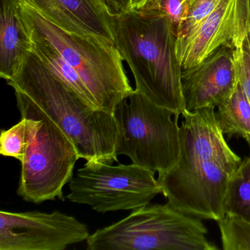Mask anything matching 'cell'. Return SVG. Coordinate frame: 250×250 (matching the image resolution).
Instances as JSON below:
<instances>
[{
    "label": "cell",
    "instance_id": "6da1fadb",
    "mask_svg": "<svg viewBox=\"0 0 250 250\" xmlns=\"http://www.w3.org/2000/svg\"><path fill=\"white\" fill-rule=\"evenodd\" d=\"M181 115L179 160L159 175L162 194L182 213L217 222L225 216L228 183L242 161L225 140L216 107L185 110Z\"/></svg>",
    "mask_w": 250,
    "mask_h": 250
},
{
    "label": "cell",
    "instance_id": "7a4b0ae2",
    "mask_svg": "<svg viewBox=\"0 0 250 250\" xmlns=\"http://www.w3.org/2000/svg\"><path fill=\"white\" fill-rule=\"evenodd\" d=\"M7 83L14 90L21 118L55 123L86 162H118L115 146L119 128L115 115L84 104L33 51Z\"/></svg>",
    "mask_w": 250,
    "mask_h": 250
},
{
    "label": "cell",
    "instance_id": "3957f363",
    "mask_svg": "<svg viewBox=\"0 0 250 250\" xmlns=\"http://www.w3.org/2000/svg\"><path fill=\"white\" fill-rule=\"evenodd\" d=\"M114 42L129 66L137 91L176 113L186 110L177 36L165 17L140 10L111 17Z\"/></svg>",
    "mask_w": 250,
    "mask_h": 250
},
{
    "label": "cell",
    "instance_id": "277c9868",
    "mask_svg": "<svg viewBox=\"0 0 250 250\" xmlns=\"http://www.w3.org/2000/svg\"><path fill=\"white\" fill-rule=\"evenodd\" d=\"M21 10L29 30L49 43L80 74L99 109L115 113L134 91L115 43L62 30L24 1Z\"/></svg>",
    "mask_w": 250,
    "mask_h": 250
},
{
    "label": "cell",
    "instance_id": "5b68a950",
    "mask_svg": "<svg viewBox=\"0 0 250 250\" xmlns=\"http://www.w3.org/2000/svg\"><path fill=\"white\" fill-rule=\"evenodd\" d=\"M199 218L169 203L145 205L126 217L98 229L87 238L89 250H216Z\"/></svg>",
    "mask_w": 250,
    "mask_h": 250
},
{
    "label": "cell",
    "instance_id": "8992f818",
    "mask_svg": "<svg viewBox=\"0 0 250 250\" xmlns=\"http://www.w3.org/2000/svg\"><path fill=\"white\" fill-rule=\"evenodd\" d=\"M119 133L115 153L159 175L172 169L181 153V115L134 90L117 107Z\"/></svg>",
    "mask_w": 250,
    "mask_h": 250
},
{
    "label": "cell",
    "instance_id": "52a82bcc",
    "mask_svg": "<svg viewBox=\"0 0 250 250\" xmlns=\"http://www.w3.org/2000/svg\"><path fill=\"white\" fill-rule=\"evenodd\" d=\"M87 162L68 184L67 199L99 213L134 210L162 194L155 172L138 165Z\"/></svg>",
    "mask_w": 250,
    "mask_h": 250
},
{
    "label": "cell",
    "instance_id": "ba28073f",
    "mask_svg": "<svg viewBox=\"0 0 250 250\" xmlns=\"http://www.w3.org/2000/svg\"><path fill=\"white\" fill-rule=\"evenodd\" d=\"M41 121L36 139L21 162L17 194L35 204L56 199L64 201L63 188L74 177L80 153L57 124Z\"/></svg>",
    "mask_w": 250,
    "mask_h": 250
},
{
    "label": "cell",
    "instance_id": "9c48e42d",
    "mask_svg": "<svg viewBox=\"0 0 250 250\" xmlns=\"http://www.w3.org/2000/svg\"><path fill=\"white\" fill-rule=\"evenodd\" d=\"M90 235L85 224L58 210L0 212V250H64Z\"/></svg>",
    "mask_w": 250,
    "mask_h": 250
},
{
    "label": "cell",
    "instance_id": "30bf717a",
    "mask_svg": "<svg viewBox=\"0 0 250 250\" xmlns=\"http://www.w3.org/2000/svg\"><path fill=\"white\" fill-rule=\"evenodd\" d=\"M237 82L232 46H222L196 66L183 70L186 110L216 107L232 94Z\"/></svg>",
    "mask_w": 250,
    "mask_h": 250
},
{
    "label": "cell",
    "instance_id": "8fae6325",
    "mask_svg": "<svg viewBox=\"0 0 250 250\" xmlns=\"http://www.w3.org/2000/svg\"><path fill=\"white\" fill-rule=\"evenodd\" d=\"M241 14V0H222L200 24L176 39V55L183 70L192 68L233 39Z\"/></svg>",
    "mask_w": 250,
    "mask_h": 250
},
{
    "label": "cell",
    "instance_id": "7c38bea8",
    "mask_svg": "<svg viewBox=\"0 0 250 250\" xmlns=\"http://www.w3.org/2000/svg\"><path fill=\"white\" fill-rule=\"evenodd\" d=\"M62 30L115 43L111 16L99 0H24Z\"/></svg>",
    "mask_w": 250,
    "mask_h": 250
},
{
    "label": "cell",
    "instance_id": "4fadbf2b",
    "mask_svg": "<svg viewBox=\"0 0 250 250\" xmlns=\"http://www.w3.org/2000/svg\"><path fill=\"white\" fill-rule=\"evenodd\" d=\"M24 0H0V77L8 81L17 74L33 49L23 17Z\"/></svg>",
    "mask_w": 250,
    "mask_h": 250
},
{
    "label": "cell",
    "instance_id": "5bb4252c",
    "mask_svg": "<svg viewBox=\"0 0 250 250\" xmlns=\"http://www.w3.org/2000/svg\"><path fill=\"white\" fill-rule=\"evenodd\" d=\"M29 32L33 42L32 51L39 57L45 66L84 104L91 109H99L94 97L82 80L80 74L49 43L36 33L30 30Z\"/></svg>",
    "mask_w": 250,
    "mask_h": 250
},
{
    "label": "cell",
    "instance_id": "9a60e30c",
    "mask_svg": "<svg viewBox=\"0 0 250 250\" xmlns=\"http://www.w3.org/2000/svg\"><path fill=\"white\" fill-rule=\"evenodd\" d=\"M216 108L224 134L240 136L250 146V104L238 81L232 94Z\"/></svg>",
    "mask_w": 250,
    "mask_h": 250
},
{
    "label": "cell",
    "instance_id": "2e32d148",
    "mask_svg": "<svg viewBox=\"0 0 250 250\" xmlns=\"http://www.w3.org/2000/svg\"><path fill=\"white\" fill-rule=\"evenodd\" d=\"M224 210L250 222V156L244 159L228 183Z\"/></svg>",
    "mask_w": 250,
    "mask_h": 250
},
{
    "label": "cell",
    "instance_id": "e0dca14e",
    "mask_svg": "<svg viewBox=\"0 0 250 250\" xmlns=\"http://www.w3.org/2000/svg\"><path fill=\"white\" fill-rule=\"evenodd\" d=\"M42 121L21 118L18 124L2 130L0 137V153L22 162L30 146L34 142Z\"/></svg>",
    "mask_w": 250,
    "mask_h": 250
},
{
    "label": "cell",
    "instance_id": "ac0fdd59",
    "mask_svg": "<svg viewBox=\"0 0 250 250\" xmlns=\"http://www.w3.org/2000/svg\"><path fill=\"white\" fill-rule=\"evenodd\" d=\"M216 222L223 250H250V222L228 213Z\"/></svg>",
    "mask_w": 250,
    "mask_h": 250
},
{
    "label": "cell",
    "instance_id": "d6986e66",
    "mask_svg": "<svg viewBox=\"0 0 250 250\" xmlns=\"http://www.w3.org/2000/svg\"><path fill=\"white\" fill-rule=\"evenodd\" d=\"M140 11L165 17L178 37L185 20L186 0H148Z\"/></svg>",
    "mask_w": 250,
    "mask_h": 250
},
{
    "label": "cell",
    "instance_id": "ffe728a7",
    "mask_svg": "<svg viewBox=\"0 0 250 250\" xmlns=\"http://www.w3.org/2000/svg\"><path fill=\"white\" fill-rule=\"evenodd\" d=\"M237 80L250 104V57L244 49L241 36V9L236 33L231 41Z\"/></svg>",
    "mask_w": 250,
    "mask_h": 250
},
{
    "label": "cell",
    "instance_id": "44dd1931",
    "mask_svg": "<svg viewBox=\"0 0 250 250\" xmlns=\"http://www.w3.org/2000/svg\"><path fill=\"white\" fill-rule=\"evenodd\" d=\"M221 1L222 0H186L187 11L185 20L178 37L187 34L197 27L208 16L211 14Z\"/></svg>",
    "mask_w": 250,
    "mask_h": 250
},
{
    "label": "cell",
    "instance_id": "7402d4cb",
    "mask_svg": "<svg viewBox=\"0 0 250 250\" xmlns=\"http://www.w3.org/2000/svg\"><path fill=\"white\" fill-rule=\"evenodd\" d=\"M241 36L244 49L250 57V0H241Z\"/></svg>",
    "mask_w": 250,
    "mask_h": 250
},
{
    "label": "cell",
    "instance_id": "603a6c76",
    "mask_svg": "<svg viewBox=\"0 0 250 250\" xmlns=\"http://www.w3.org/2000/svg\"><path fill=\"white\" fill-rule=\"evenodd\" d=\"M111 17L121 15L132 10L131 0H99Z\"/></svg>",
    "mask_w": 250,
    "mask_h": 250
},
{
    "label": "cell",
    "instance_id": "cb8c5ba5",
    "mask_svg": "<svg viewBox=\"0 0 250 250\" xmlns=\"http://www.w3.org/2000/svg\"><path fill=\"white\" fill-rule=\"evenodd\" d=\"M148 0H131V5L132 10H139L147 2Z\"/></svg>",
    "mask_w": 250,
    "mask_h": 250
}]
</instances>
